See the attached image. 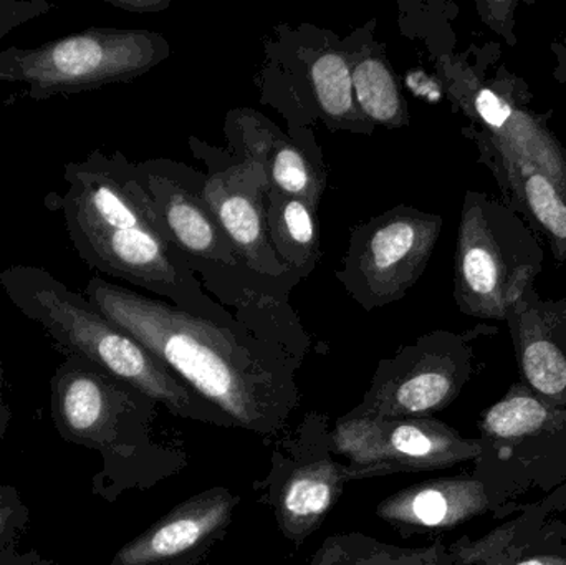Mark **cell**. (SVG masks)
Here are the masks:
<instances>
[{
    "label": "cell",
    "instance_id": "obj_1",
    "mask_svg": "<svg viewBox=\"0 0 566 565\" xmlns=\"http://www.w3.org/2000/svg\"><path fill=\"white\" fill-rule=\"evenodd\" d=\"M85 297L235 428L277 438L300 407L295 348L151 301L102 278Z\"/></svg>",
    "mask_w": 566,
    "mask_h": 565
},
{
    "label": "cell",
    "instance_id": "obj_2",
    "mask_svg": "<svg viewBox=\"0 0 566 565\" xmlns=\"http://www.w3.org/2000/svg\"><path fill=\"white\" fill-rule=\"evenodd\" d=\"M158 404L85 358L66 355L50 380V415L66 443L98 451L92 493L115 503L181 473L188 457L156 440Z\"/></svg>",
    "mask_w": 566,
    "mask_h": 565
},
{
    "label": "cell",
    "instance_id": "obj_3",
    "mask_svg": "<svg viewBox=\"0 0 566 565\" xmlns=\"http://www.w3.org/2000/svg\"><path fill=\"white\" fill-rule=\"evenodd\" d=\"M0 287L13 307L39 324L66 355L85 358L163 405L182 420L235 428L218 408L199 397L148 348L99 314L85 294L72 291L39 265H10Z\"/></svg>",
    "mask_w": 566,
    "mask_h": 565
},
{
    "label": "cell",
    "instance_id": "obj_4",
    "mask_svg": "<svg viewBox=\"0 0 566 565\" xmlns=\"http://www.w3.org/2000/svg\"><path fill=\"white\" fill-rule=\"evenodd\" d=\"M538 232L511 206L485 192H465L454 261L459 311L484 321H505L534 289L544 269Z\"/></svg>",
    "mask_w": 566,
    "mask_h": 565
},
{
    "label": "cell",
    "instance_id": "obj_5",
    "mask_svg": "<svg viewBox=\"0 0 566 565\" xmlns=\"http://www.w3.org/2000/svg\"><path fill=\"white\" fill-rule=\"evenodd\" d=\"M168 55V42L159 33L88 27L33 49L0 50V82L22 83L33 100L76 95L132 82Z\"/></svg>",
    "mask_w": 566,
    "mask_h": 565
},
{
    "label": "cell",
    "instance_id": "obj_6",
    "mask_svg": "<svg viewBox=\"0 0 566 565\" xmlns=\"http://www.w3.org/2000/svg\"><path fill=\"white\" fill-rule=\"evenodd\" d=\"M381 477V468L336 460L328 418L310 411L275 438L269 473L254 483L255 501L271 510L282 536L300 547L325 523L346 484Z\"/></svg>",
    "mask_w": 566,
    "mask_h": 565
},
{
    "label": "cell",
    "instance_id": "obj_7",
    "mask_svg": "<svg viewBox=\"0 0 566 565\" xmlns=\"http://www.w3.org/2000/svg\"><path fill=\"white\" fill-rule=\"evenodd\" d=\"M441 231V216L399 206L353 232L345 268L336 275L366 311L385 307L419 281Z\"/></svg>",
    "mask_w": 566,
    "mask_h": 565
},
{
    "label": "cell",
    "instance_id": "obj_8",
    "mask_svg": "<svg viewBox=\"0 0 566 565\" xmlns=\"http://www.w3.org/2000/svg\"><path fill=\"white\" fill-rule=\"evenodd\" d=\"M468 345L461 335L434 332L379 362L355 418H429L448 407L469 377Z\"/></svg>",
    "mask_w": 566,
    "mask_h": 565
},
{
    "label": "cell",
    "instance_id": "obj_9",
    "mask_svg": "<svg viewBox=\"0 0 566 565\" xmlns=\"http://www.w3.org/2000/svg\"><path fill=\"white\" fill-rule=\"evenodd\" d=\"M336 457L359 468H381L386 477L442 470L481 454L478 441L431 418H355L336 421L332 430Z\"/></svg>",
    "mask_w": 566,
    "mask_h": 565
},
{
    "label": "cell",
    "instance_id": "obj_10",
    "mask_svg": "<svg viewBox=\"0 0 566 565\" xmlns=\"http://www.w3.org/2000/svg\"><path fill=\"white\" fill-rule=\"evenodd\" d=\"M239 503L241 496L228 488L195 494L126 543L109 565H176L212 551L228 534Z\"/></svg>",
    "mask_w": 566,
    "mask_h": 565
},
{
    "label": "cell",
    "instance_id": "obj_11",
    "mask_svg": "<svg viewBox=\"0 0 566 565\" xmlns=\"http://www.w3.org/2000/svg\"><path fill=\"white\" fill-rule=\"evenodd\" d=\"M505 322L514 338L522 374L535 391L566 397V297L552 301L528 291Z\"/></svg>",
    "mask_w": 566,
    "mask_h": 565
},
{
    "label": "cell",
    "instance_id": "obj_12",
    "mask_svg": "<svg viewBox=\"0 0 566 565\" xmlns=\"http://www.w3.org/2000/svg\"><path fill=\"white\" fill-rule=\"evenodd\" d=\"M482 159L494 172L505 198L515 212H522L528 224L551 242L558 261H566V196L554 179L512 155L488 133L478 132Z\"/></svg>",
    "mask_w": 566,
    "mask_h": 565
},
{
    "label": "cell",
    "instance_id": "obj_13",
    "mask_svg": "<svg viewBox=\"0 0 566 565\" xmlns=\"http://www.w3.org/2000/svg\"><path fill=\"white\" fill-rule=\"evenodd\" d=\"M469 105L484 126L482 132L522 161L554 179L566 196V149L552 135L544 119L515 105L514 100L491 85H479L469 98Z\"/></svg>",
    "mask_w": 566,
    "mask_h": 565
},
{
    "label": "cell",
    "instance_id": "obj_14",
    "mask_svg": "<svg viewBox=\"0 0 566 565\" xmlns=\"http://www.w3.org/2000/svg\"><path fill=\"white\" fill-rule=\"evenodd\" d=\"M488 498L479 481L439 478L412 484L376 506V516L402 537L449 530L484 513Z\"/></svg>",
    "mask_w": 566,
    "mask_h": 565
},
{
    "label": "cell",
    "instance_id": "obj_15",
    "mask_svg": "<svg viewBox=\"0 0 566 565\" xmlns=\"http://www.w3.org/2000/svg\"><path fill=\"white\" fill-rule=\"evenodd\" d=\"M205 201L226 238L251 264L269 251L261 199L252 198L221 176H212L205 186Z\"/></svg>",
    "mask_w": 566,
    "mask_h": 565
},
{
    "label": "cell",
    "instance_id": "obj_16",
    "mask_svg": "<svg viewBox=\"0 0 566 565\" xmlns=\"http://www.w3.org/2000/svg\"><path fill=\"white\" fill-rule=\"evenodd\" d=\"M308 565H455V559L441 543L406 550L366 534L339 533L325 540Z\"/></svg>",
    "mask_w": 566,
    "mask_h": 565
},
{
    "label": "cell",
    "instance_id": "obj_17",
    "mask_svg": "<svg viewBox=\"0 0 566 565\" xmlns=\"http://www.w3.org/2000/svg\"><path fill=\"white\" fill-rule=\"evenodd\" d=\"M355 102L366 118L386 126L401 128L408 123V103L391 65L382 53L365 52L352 62Z\"/></svg>",
    "mask_w": 566,
    "mask_h": 565
},
{
    "label": "cell",
    "instance_id": "obj_18",
    "mask_svg": "<svg viewBox=\"0 0 566 565\" xmlns=\"http://www.w3.org/2000/svg\"><path fill=\"white\" fill-rule=\"evenodd\" d=\"M149 188L155 189L158 196L168 238L175 239L189 254L222 258V239L226 234L202 202L182 189L165 195L153 186Z\"/></svg>",
    "mask_w": 566,
    "mask_h": 565
},
{
    "label": "cell",
    "instance_id": "obj_19",
    "mask_svg": "<svg viewBox=\"0 0 566 565\" xmlns=\"http://www.w3.org/2000/svg\"><path fill=\"white\" fill-rule=\"evenodd\" d=\"M274 248L290 265H310L318 252L315 209L302 199L272 192L268 215Z\"/></svg>",
    "mask_w": 566,
    "mask_h": 565
},
{
    "label": "cell",
    "instance_id": "obj_20",
    "mask_svg": "<svg viewBox=\"0 0 566 565\" xmlns=\"http://www.w3.org/2000/svg\"><path fill=\"white\" fill-rule=\"evenodd\" d=\"M310 82L326 119L348 122L355 118L356 102L348 55L336 50L319 53L310 66Z\"/></svg>",
    "mask_w": 566,
    "mask_h": 565
},
{
    "label": "cell",
    "instance_id": "obj_21",
    "mask_svg": "<svg viewBox=\"0 0 566 565\" xmlns=\"http://www.w3.org/2000/svg\"><path fill=\"white\" fill-rule=\"evenodd\" d=\"M551 420L548 408L534 395L517 387L485 415L484 433L492 440H518L537 433Z\"/></svg>",
    "mask_w": 566,
    "mask_h": 565
},
{
    "label": "cell",
    "instance_id": "obj_22",
    "mask_svg": "<svg viewBox=\"0 0 566 565\" xmlns=\"http://www.w3.org/2000/svg\"><path fill=\"white\" fill-rule=\"evenodd\" d=\"M269 176L279 195L302 199L313 209L318 206L322 181L298 146L285 139L277 143L269 155Z\"/></svg>",
    "mask_w": 566,
    "mask_h": 565
},
{
    "label": "cell",
    "instance_id": "obj_23",
    "mask_svg": "<svg viewBox=\"0 0 566 565\" xmlns=\"http://www.w3.org/2000/svg\"><path fill=\"white\" fill-rule=\"evenodd\" d=\"M29 523V508L17 488L0 484V551L17 547Z\"/></svg>",
    "mask_w": 566,
    "mask_h": 565
},
{
    "label": "cell",
    "instance_id": "obj_24",
    "mask_svg": "<svg viewBox=\"0 0 566 565\" xmlns=\"http://www.w3.org/2000/svg\"><path fill=\"white\" fill-rule=\"evenodd\" d=\"M53 3L45 0H0V40L17 27L45 15Z\"/></svg>",
    "mask_w": 566,
    "mask_h": 565
},
{
    "label": "cell",
    "instance_id": "obj_25",
    "mask_svg": "<svg viewBox=\"0 0 566 565\" xmlns=\"http://www.w3.org/2000/svg\"><path fill=\"white\" fill-rule=\"evenodd\" d=\"M105 2L129 13H159L171 6L169 0H105Z\"/></svg>",
    "mask_w": 566,
    "mask_h": 565
},
{
    "label": "cell",
    "instance_id": "obj_26",
    "mask_svg": "<svg viewBox=\"0 0 566 565\" xmlns=\"http://www.w3.org/2000/svg\"><path fill=\"white\" fill-rule=\"evenodd\" d=\"M0 565H55L52 561L45 559L39 551H25L19 553L17 547L0 551Z\"/></svg>",
    "mask_w": 566,
    "mask_h": 565
},
{
    "label": "cell",
    "instance_id": "obj_27",
    "mask_svg": "<svg viewBox=\"0 0 566 565\" xmlns=\"http://www.w3.org/2000/svg\"><path fill=\"white\" fill-rule=\"evenodd\" d=\"M10 421H12V410L3 400V367L2 362H0V441L9 431Z\"/></svg>",
    "mask_w": 566,
    "mask_h": 565
},
{
    "label": "cell",
    "instance_id": "obj_28",
    "mask_svg": "<svg viewBox=\"0 0 566 565\" xmlns=\"http://www.w3.org/2000/svg\"><path fill=\"white\" fill-rule=\"evenodd\" d=\"M211 551H201V553L192 554V556L186 557V559L179 561L176 565H205Z\"/></svg>",
    "mask_w": 566,
    "mask_h": 565
},
{
    "label": "cell",
    "instance_id": "obj_29",
    "mask_svg": "<svg viewBox=\"0 0 566 565\" xmlns=\"http://www.w3.org/2000/svg\"><path fill=\"white\" fill-rule=\"evenodd\" d=\"M517 565H566L564 559H552V557H535V559L525 561Z\"/></svg>",
    "mask_w": 566,
    "mask_h": 565
}]
</instances>
